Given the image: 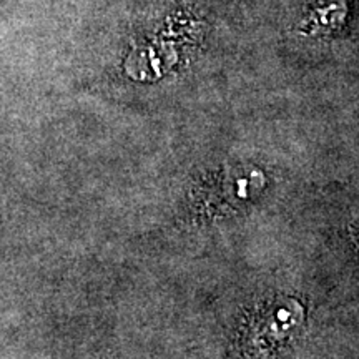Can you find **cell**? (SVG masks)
<instances>
[{"label":"cell","mask_w":359,"mask_h":359,"mask_svg":"<svg viewBox=\"0 0 359 359\" xmlns=\"http://www.w3.org/2000/svg\"><path fill=\"white\" fill-rule=\"evenodd\" d=\"M354 240L358 241V246H359V224L356 228H354Z\"/></svg>","instance_id":"1"}]
</instances>
